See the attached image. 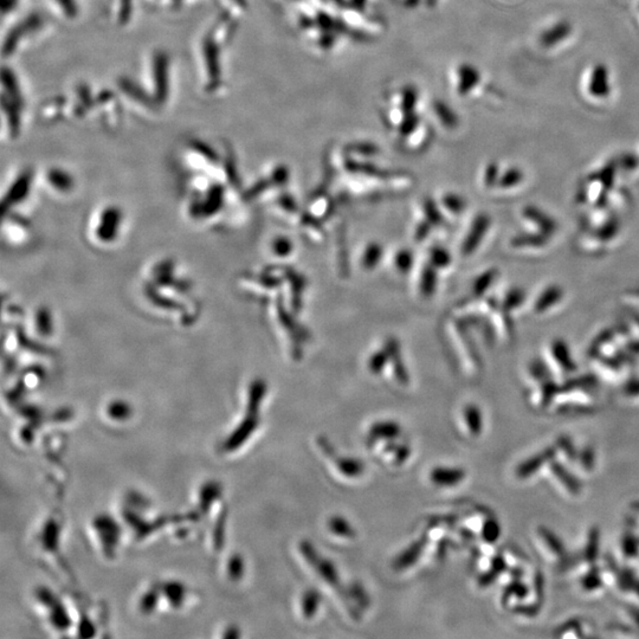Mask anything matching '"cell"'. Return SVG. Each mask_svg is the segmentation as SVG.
Masks as SVG:
<instances>
[{
	"mask_svg": "<svg viewBox=\"0 0 639 639\" xmlns=\"http://www.w3.org/2000/svg\"><path fill=\"white\" fill-rule=\"evenodd\" d=\"M466 471L461 468H436L432 470L431 480L441 487H453L466 478Z\"/></svg>",
	"mask_w": 639,
	"mask_h": 639,
	"instance_id": "6",
	"label": "cell"
},
{
	"mask_svg": "<svg viewBox=\"0 0 639 639\" xmlns=\"http://www.w3.org/2000/svg\"><path fill=\"white\" fill-rule=\"evenodd\" d=\"M328 527L329 530H332L333 533L339 535V537H355V532H354L353 528H352L350 523L347 522L346 520L343 519V517L334 516V517L329 520Z\"/></svg>",
	"mask_w": 639,
	"mask_h": 639,
	"instance_id": "15",
	"label": "cell"
},
{
	"mask_svg": "<svg viewBox=\"0 0 639 639\" xmlns=\"http://www.w3.org/2000/svg\"><path fill=\"white\" fill-rule=\"evenodd\" d=\"M501 535V527L495 519H488L484 521L482 526V537L488 544H494L500 539Z\"/></svg>",
	"mask_w": 639,
	"mask_h": 639,
	"instance_id": "17",
	"label": "cell"
},
{
	"mask_svg": "<svg viewBox=\"0 0 639 639\" xmlns=\"http://www.w3.org/2000/svg\"><path fill=\"white\" fill-rule=\"evenodd\" d=\"M628 618L631 619V623L639 628V610L637 608H629L624 610Z\"/></svg>",
	"mask_w": 639,
	"mask_h": 639,
	"instance_id": "19",
	"label": "cell"
},
{
	"mask_svg": "<svg viewBox=\"0 0 639 639\" xmlns=\"http://www.w3.org/2000/svg\"><path fill=\"white\" fill-rule=\"evenodd\" d=\"M534 540L541 555L548 562L559 564L565 560L566 549L564 544L551 530L544 527H539L534 533Z\"/></svg>",
	"mask_w": 639,
	"mask_h": 639,
	"instance_id": "1",
	"label": "cell"
},
{
	"mask_svg": "<svg viewBox=\"0 0 639 639\" xmlns=\"http://www.w3.org/2000/svg\"><path fill=\"white\" fill-rule=\"evenodd\" d=\"M622 554L628 560L639 558V540L633 535H624L622 539Z\"/></svg>",
	"mask_w": 639,
	"mask_h": 639,
	"instance_id": "16",
	"label": "cell"
},
{
	"mask_svg": "<svg viewBox=\"0 0 639 639\" xmlns=\"http://www.w3.org/2000/svg\"><path fill=\"white\" fill-rule=\"evenodd\" d=\"M390 446L396 449V450H392V451L396 453L397 461L399 463L407 461V457L410 456V448L407 446V445L391 444Z\"/></svg>",
	"mask_w": 639,
	"mask_h": 639,
	"instance_id": "18",
	"label": "cell"
},
{
	"mask_svg": "<svg viewBox=\"0 0 639 639\" xmlns=\"http://www.w3.org/2000/svg\"><path fill=\"white\" fill-rule=\"evenodd\" d=\"M547 470L552 482L558 487V489H560L562 494L571 496V498L579 496L581 493L580 480L569 470H567L564 463L553 459L548 464Z\"/></svg>",
	"mask_w": 639,
	"mask_h": 639,
	"instance_id": "2",
	"label": "cell"
},
{
	"mask_svg": "<svg viewBox=\"0 0 639 639\" xmlns=\"http://www.w3.org/2000/svg\"><path fill=\"white\" fill-rule=\"evenodd\" d=\"M557 458L554 446L544 449V451L537 452L525 462L520 463L516 468V476L521 480H530V477L537 475L541 469L547 468L553 459Z\"/></svg>",
	"mask_w": 639,
	"mask_h": 639,
	"instance_id": "3",
	"label": "cell"
},
{
	"mask_svg": "<svg viewBox=\"0 0 639 639\" xmlns=\"http://www.w3.org/2000/svg\"><path fill=\"white\" fill-rule=\"evenodd\" d=\"M574 464L579 468L580 471L583 473H590L594 470L596 466V453L591 448H584L576 453V458Z\"/></svg>",
	"mask_w": 639,
	"mask_h": 639,
	"instance_id": "13",
	"label": "cell"
},
{
	"mask_svg": "<svg viewBox=\"0 0 639 639\" xmlns=\"http://www.w3.org/2000/svg\"><path fill=\"white\" fill-rule=\"evenodd\" d=\"M587 90L596 99H605L611 94V78L608 68L603 63H598L592 68Z\"/></svg>",
	"mask_w": 639,
	"mask_h": 639,
	"instance_id": "4",
	"label": "cell"
},
{
	"mask_svg": "<svg viewBox=\"0 0 639 639\" xmlns=\"http://www.w3.org/2000/svg\"><path fill=\"white\" fill-rule=\"evenodd\" d=\"M554 448L557 457H559L558 461L564 463V464H565V463H569V464H573V463H574L578 451H576L574 445H573V443L569 438H559L557 444L554 445Z\"/></svg>",
	"mask_w": 639,
	"mask_h": 639,
	"instance_id": "10",
	"label": "cell"
},
{
	"mask_svg": "<svg viewBox=\"0 0 639 639\" xmlns=\"http://www.w3.org/2000/svg\"><path fill=\"white\" fill-rule=\"evenodd\" d=\"M579 585L581 591H584V594H594V596L601 594V591L604 590V587L606 586L604 580H603V576H601V571L597 569V573H596V569H589L587 573H585L583 578L580 579Z\"/></svg>",
	"mask_w": 639,
	"mask_h": 639,
	"instance_id": "7",
	"label": "cell"
},
{
	"mask_svg": "<svg viewBox=\"0 0 639 639\" xmlns=\"http://www.w3.org/2000/svg\"><path fill=\"white\" fill-rule=\"evenodd\" d=\"M464 418H466V426L469 429V432L473 437L480 436L483 429V421H482V414L480 409L476 407H468L464 411Z\"/></svg>",
	"mask_w": 639,
	"mask_h": 639,
	"instance_id": "11",
	"label": "cell"
},
{
	"mask_svg": "<svg viewBox=\"0 0 639 639\" xmlns=\"http://www.w3.org/2000/svg\"><path fill=\"white\" fill-rule=\"evenodd\" d=\"M571 33H572V25L569 21H558L541 33V45L547 49L554 48L560 43L564 42L566 38H569Z\"/></svg>",
	"mask_w": 639,
	"mask_h": 639,
	"instance_id": "5",
	"label": "cell"
},
{
	"mask_svg": "<svg viewBox=\"0 0 639 639\" xmlns=\"http://www.w3.org/2000/svg\"><path fill=\"white\" fill-rule=\"evenodd\" d=\"M402 429L394 421H380L373 425L370 431L372 439H394L399 437Z\"/></svg>",
	"mask_w": 639,
	"mask_h": 639,
	"instance_id": "8",
	"label": "cell"
},
{
	"mask_svg": "<svg viewBox=\"0 0 639 639\" xmlns=\"http://www.w3.org/2000/svg\"><path fill=\"white\" fill-rule=\"evenodd\" d=\"M423 548H424V542L423 541L411 544L410 547L407 548L403 554L399 555V558H397L396 562H394V567L397 569H404L414 565V562L421 557Z\"/></svg>",
	"mask_w": 639,
	"mask_h": 639,
	"instance_id": "9",
	"label": "cell"
},
{
	"mask_svg": "<svg viewBox=\"0 0 639 639\" xmlns=\"http://www.w3.org/2000/svg\"><path fill=\"white\" fill-rule=\"evenodd\" d=\"M336 466L345 476L358 477L363 475L365 471L364 463L357 458L341 457L336 459Z\"/></svg>",
	"mask_w": 639,
	"mask_h": 639,
	"instance_id": "12",
	"label": "cell"
},
{
	"mask_svg": "<svg viewBox=\"0 0 639 639\" xmlns=\"http://www.w3.org/2000/svg\"><path fill=\"white\" fill-rule=\"evenodd\" d=\"M321 601V596L316 590H308L302 598V612L306 618L314 617Z\"/></svg>",
	"mask_w": 639,
	"mask_h": 639,
	"instance_id": "14",
	"label": "cell"
}]
</instances>
